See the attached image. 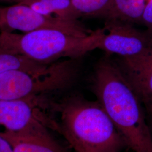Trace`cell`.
<instances>
[{"instance_id":"obj_15","label":"cell","mask_w":152,"mask_h":152,"mask_svg":"<svg viewBox=\"0 0 152 152\" xmlns=\"http://www.w3.org/2000/svg\"><path fill=\"white\" fill-rule=\"evenodd\" d=\"M142 102L144 106L147 122L152 137V97L146 99Z\"/></svg>"},{"instance_id":"obj_3","label":"cell","mask_w":152,"mask_h":152,"mask_svg":"<svg viewBox=\"0 0 152 152\" xmlns=\"http://www.w3.org/2000/svg\"><path fill=\"white\" fill-rule=\"evenodd\" d=\"M104 33V28L100 29L82 37L54 29L36 30L24 34L2 30L0 50L46 64L61 57L77 58L98 49Z\"/></svg>"},{"instance_id":"obj_5","label":"cell","mask_w":152,"mask_h":152,"mask_svg":"<svg viewBox=\"0 0 152 152\" xmlns=\"http://www.w3.org/2000/svg\"><path fill=\"white\" fill-rule=\"evenodd\" d=\"M70 81L69 74L63 69L44 76L19 71L1 73L0 100L38 96L39 94L62 88Z\"/></svg>"},{"instance_id":"obj_12","label":"cell","mask_w":152,"mask_h":152,"mask_svg":"<svg viewBox=\"0 0 152 152\" xmlns=\"http://www.w3.org/2000/svg\"><path fill=\"white\" fill-rule=\"evenodd\" d=\"M147 0H112L110 18L141 24Z\"/></svg>"},{"instance_id":"obj_16","label":"cell","mask_w":152,"mask_h":152,"mask_svg":"<svg viewBox=\"0 0 152 152\" xmlns=\"http://www.w3.org/2000/svg\"><path fill=\"white\" fill-rule=\"evenodd\" d=\"M0 152H14L12 148L7 140L0 135Z\"/></svg>"},{"instance_id":"obj_11","label":"cell","mask_w":152,"mask_h":152,"mask_svg":"<svg viewBox=\"0 0 152 152\" xmlns=\"http://www.w3.org/2000/svg\"><path fill=\"white\" fill-rule=\"evenodd\" d=\"M45 15L55 14L62 18L77 20L80 16L73 8L71 0H24L22 3Z\"/></svg>"},{"instance_id":"obj_7","label":"cell","mask_w":152,"mask_h":152,"mask_svg":"<svg viewBox=\"0 0 152 152\" xmlns=\"http://www.w3.org/2000/svg\"><path fill=\"white\" fill-rule=\"evenodd\" d=\"M38 97L0 100V132H18L39 125L55 130L54 119L44 111Z\"/></svg>"},{"instance_id":"obj_6","label":"cell","mask_w":152,"mask_h":152,"mask_svg":"<svg viewBox=\"0 0 152 152\" xmlns=\"http://www.w3.org/2000/svg\"><path fill=\"white\" fill-rule=\"evenodd\" d=\"M131 24L115 18L107 19L98 49L122 58H136L145 54L152 48V35L147 29H138Z\"/></svg>"},{"instance_id":"obj_4","label":"cell","mask_w":152,"mask_h":152,"mask_svg":"<svg viewBox=\"0 0 152 152\" xmlns=\"http://www.w3.org/2000/svg\"><path fill=\"white\" fill-rule=\"evenodd\" d=\"M0 28L2 30L10 28L25 32L54 29L82 37L93 32L77 20L42 15L23 4L0 7Z\"/></svg>"},{"instance_id":"obj_10","label":"cell","mask_w":152,"mask_h":152,"mask_svg":"<svg viewBox=\"0 0 152 152\" xmlns=\"http://www.w3.org/2000/svg\"><path fill=\"white\" fill-rule=\"evenodd\" d=\"M60 65L49 67L46 64L32 60L23 55L0 50V73L19 71L39 76H46L57 70Z\"/></svg>"},{"instance_id":"obj_9","label":"cell","mask_w":152,"mask_h":152,"mask_svg":"<svg viewBox=\"0 0 152 152\" xmlns=\"http://www.w3.org/2000/svg\"><path fill=\"white\" fill-rule=\"evenodd\" d=\"M117 64L141 102L152 97V48L136 58H120Z\"/></svg>"},{"instance_id":"obj_1","label":"cell","mask_w":152,"mask_h":152,"mask_svg":"<svg viewBox=\"0 0 152 152\" xmlns=\"http://www.w3.org/2000/svg\"><path fill=\"white\" fill-rule=\"evenodd\" d=\"M92 91L134 152H152V137L144 104L118 64L100 60L92 78Z\"/></svg>"},{"instance_id":"obj_14","label":"cell","mask_w":152,"mask_h":152,"mask_svg":"<svg viewBox=\"0 0 152 152\" xmlns=\"http://www.w3.org/2000/svg\"><path fill=\"white\" fill-rule=\"evenodd\" d=\"M141 24L147 28V30L152 35V0H147L141 18Z\"/></svg>"},{"instance_id":"obj_2","label":"cell","mask_w":152,"mask_h":152,"mask_svg":"<svg viewBox=\"0 0 152 152\" xmlns=\"http://www.w3.org/2000/svg\"><path fill=\"white\" fill-rule=\"evenodd\" d=\"M59 113L56 131L75 152H122L124 138L97 100L74 95L52 105Z\"/></svg>"},{"instance_id":"obj_8","label":"cell","mask_w":152,"mask_h":152,"mask_svg":"<svg viewBox=\"0 0 152 152\" xmlns=\"http://www.w3.org/2000/svg\"><path fill=\"white\" fill-rule=\"evenodd\" d=\"M49 126L39 125L18 132H0L10 143L14 152H74L58 141Z\"/></svg>"},{"instance_id":"obj_17","label":"cell","mask_w":152,"mask_h":152,"mask_svg":"<svg viewBox=\"0 0 152 152\" xmlns=\"http://www.w3.org/2000/svg\"></svg>"},{"instance_id":"obj_13","label":"cell","mask_w":152,"mask_h":152,"mask_svg":"<svg viewBox=\"0 0 152 152\" xmlns=\"http://www.w3.org/2000/svg\"><path fill=\"white\" fill-rule=\"evenodd\" d=\"M72 4L80 16H110L112 0H71Z\"/></svg>"}]
</instances>
